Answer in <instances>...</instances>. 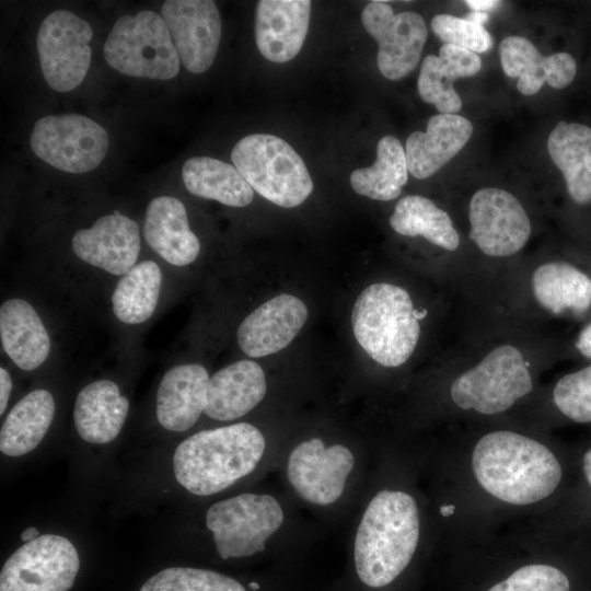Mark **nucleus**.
I'll use <instances>...</instances> for the list:
<instances>
[{
	"label": "nucleus",
	"mask_w": 591,
	"mask_h": 591,
	"mask_svg": "<svg viewBox=\"0 0 591 591\" xmlns=\"http://www.w3.org/2000/svg\"><path fill=\"white\" fill-rule=\"evenodd\" d=\"M478 485L511 506H530L549 497L563 476L560 462L544 443L510 430L484 434L472 452Z\"/></svg>",
	"instance_id": "nucleus-1"
},
{
	"label": "nucleus",
	"mask_w": 591,
	"mask_h": 591,
	"mask_svg": "<svg viewBox=\"0 0 591 591\" xmlns=\"http://www.w3.org/2000/svg\"><path fill=\"white\" fill-rule=\"evenodd\" d=\"M419 541L415 499L401 490H381L369 502L355 538V565L372 588L394 581L410 563Z\"/></svg>",
	"instance_id": "nucleus-2"
},
{
	"label": "nucleus",
	"mask_w": 591,
	"mask_h": 591,
	"mask_svg": "<svg viewBox=\"0 0 591 591\" xmlns=\"http://www.w3.org/2000/svg\"><path fill=\"white\" fill-rule=\"evenodd\" d=\"M265 447L263 433L247 422L201 430L177 445L173 472L193 495L210 496L253 472Z\"/></svg>",
	"instance_id": "nucleus-3"
},
{
	"label": "nucleus",
	"mask_w": 591,
	"mask_h": 591,
	"mask_svg": "<svg viewBox=\"0 0 591 591\" xmlns=\"http://www.w3.org/2000/svg\"><path fill=\"white\" fill-rule=\"evenodd\" d=\"M409 293L398 286L379 282L357 298L351 325L363 350L379 364L399 367L413 355L420 335Z\"/></svg>",
	"instance_id": "nucleus-4"
},
{
	"label": "nucleus",
	"mask_w": 591,
	"mask_h": 591,
	"mask_svg": "<svg viewBox=\"0 0 591 591\" xmlns=\"http://www.w3.org/2000/svg\"><path fill=\"white\" fill-rule=\"evenodd\" d=\"M231 160L251 187L277 206H299L313 190L302 158L277 136H245L234 146Z\"/></svg>",
	"instance_id": "nucleus-5"
},
{
	"label": "nucleus",
	"mask_w": 591,
	"mask_h": 591,
	"mask_svg": "<svg viewBox=\"0 0 591 591\" xmlns=\"http://www.w3.org/2000/svg\"><path fill=\"white\" fill-rule=\"evenodd\" d=\"M107 63L120 73L170 80L179 72V57L162 15L140 11L120 16L105 44Z\"/></svg>",
	"instance_id": "nucleus-6"
},
{
	"label": "nucleus",
	"mask_w": 591,
	"mask_h": 591,
	"mask_svg": "<svg viewBox=\"0 0 591 591\" xmlns=\"http://www.w3.org/2000/svg\"><path fill=\"white\" fill-rule=\"evenodd\" d=\"M532 389L533 379L521 351L501 345L454 379L450 396L461 409L496 415L511 408Z\"/></svg>",
	"instance_id": "nucleus-7"
},
{
	"label": "nucleus",
	"mask_w": 591,
	"mask_h": 591,
	"mask_svg": "<svg viewBox=\"0 0 591 591\" xmlns=\"http://www.w3.org/2000/svg\"><path fill=\"white\" fill-rule=\"evenodd\" d=\"M282 521L283 511L269 495L242 494L213 503L206 514V525L222 559L263 552Z\"/></svg>",
	"instance_id": "nucleus-8"
},
{
	"label": "nucleus",
	"mask_w": 591,
	"mask_h": 591,
	"mask_svg": "<svg viewBox=\"0 0 591 591\" xmlns=\"http://www.w3.org/2000/svg\"><path fill=\"white\" fill-rule=\"evenodd\" d=\"M30 143L33 152L49 165L69 173H85L105 158L108 136L93 119L71 113L38 119Z\"/></svg>",
	"instance_id": "nucleus-9"
},
{
	"label": "nucleus",
	"mask_w": 591,
	"mask_h": 591,
	"mask_svg": "<svg viewBox=\"0 0 591 591\" xmlns=\"http://www.w3.org/2000/svg\"><path fill=\"white\" fill-rule=\"evenodd\" d=\"M79 567L78 552L68 538L43 534L7 559L0 573V591H68Z\"/></svg>",
	"instance_id": "nucleus-10"
},
{
	"label": "nucleus",
	"mask_w": 591,
	"mask_h": 591,
	"mask_svg": "<svg viewBox=\"0 0 591 591\" xmlns=\"http://www.w3.org/2000/svg\"><path fill=\"white\" fill-rule=\"evenodd\" d=\"M92 37L90 24L70 11H54L44 19L36 44L43 76L53 90L69 92L83 81Z\"/></svg>",
	"instance_id": "nucleus-11"
},
{
	"label": "nucleus",
	"mask_w": 591,
	"mask_h": 591,
	"mask_svg": "<svg viewBox=\"0 0 591 591\" xmlns=\"http://www.w3.org/2000/svg\"><path fill=\"white\" fill-rule=\"evenodd\" d=\"M361 22L378 42L376 63L383 77L399 80L416 68L428 35L419 13H394L386 2L371 1L362 10Z\"/></svg>",
	"instance_id": "nucleus-12"
},
{
	"label": "nucleus",
	"mask_w": 591,
	"mask_h": 591,
	"mask_svg": "<svg viewBox=\"0 0 591 591\" xmlns=\"http://www.w3.org/2000/svg\"><path fill=\"white\" fill-rule=\"evenodd\" d=\"M470 239L486 255L506 257L524 247L531 221L518 198L497 187L478 189L468 207Z\"/></svg>",
	"instance_id": "nucleus-13"
},
{
	"label": "nucleus",
	"mask_w": 591,
	"mask_h": 591,
	"mask_svg": "<svg viewBox=\"0 0 591 591\" xmlns=\"http://www.w3.org/2000/svg\"><path fill=\"white\" fill-rule=\"evenodd\" d=\"M354 464L348 448L341 444L325 448L320 438H313L291 451L287 474L302 499L325 506L341 496Z\"/></svg>",
	"instance_id": "nucleus-14"
},
{
	"label": "nucleus",
	"mask_w": 591,
	"mask_h": 591,
	"mask_svg": "<svg viewBox=\"0 0 591 591\" xmlns=\"http://www.w3.org/2000/svg\"><path fill=\"white\" fill-rule=\"evenodd\" d=\"M161 13L184 67L193 73L208 70L221 38V18L216 3L210 0H167Z\"/></svg>",
	"instance_id": "nucleus-15"
},
{
	"label": "nucleus",
	"mask_w": 591,
	"mask_h": 591,
	"mask_svg": "<svg viewBox=\"0 0 591 591\" xmlns=\"http://www.w3.org/2000/svg\"><path fill=\"white\" fill-rule=\"evenodd\" d=\"M140 245L138 224L117 211L72 236V250L79 258L116 276H124L136 265Z\"/></svg>",
	"instance_id": "nucleus-16"
},
{
	"label": "nucleus",
	"mask_w": 591,
	"mask_h": 591,
	"mask_svg": "<svg viewBox=\"0 0 591 591\" xmlns=\"http://www.w3.org/2000/svg\"><path fill=\"white\" fill-rule=\"evenodd\" d=\"M308 318V308L299 298L282 293L266 301L240 324L236 333L242 351L254 358L286 348Z\"/></svg>",
	"instance_id": "nucleus-17"
},
{
	"label": "nucleus",
	"mask_w": 591,
	"mask_h": 591,
	"mask_svg": "<svg viewBox=\"0 0 591 591\" xmlns=\"http://www.w3.org/2000/svg\"><path fill=\"white\" fill-rule=\"evenodd\" d=\"M498 50L503 72L509 78H518L517 89L524 95L536 94L545 83L554 89H564L577 73V63L570 54L544 56L522 36L503 38Z\"/></svg>",
	"instance_id": "nucleus-18"
},
{
	"label": "nucleus",
	"mask_w": 591,
	"mask_h": 591,
	"mask_svg": "<svg viewBox=\"0 0 591 591\" xmlns=\"http://www.w3.org/2000/svg\"><path fill=\"white\" fill-rule=\"evenodd\" d=\"M309 0H260L256 7L255 40L273 62H287L301 50L311 18Z\"/></svg>",
	"instance_id": "nucleus-19"
},
{
	"label": "nucleus",
	"mask_w": 591,
	"mask_h": 591,
	"mask_svg": "<svg viewBox=\"0 0 591 591\" xmlns=\"http://www.w3.org/2000/svg\"><path fill=\"white\" fill-rule=\"evenodd\" d=\"M472 135L473 125L467 118L433 115L425 132L415 131L406 140L408 172L418 179L430 177L464 148Z\"/></svg>",
	"instance_id": "nucleus-20"
},
{
	"label": "nucleus",
	"mask_w": 591,
	"mask_h": 591,
	"mask_svg": "<svg viewBox=\"0 0 591 591\" xmlns=\"http://www.w3.org/2000/svg\"><path fill=\"white\" fill-rule=\"evenodd\" d=\"M209 380L207 370L197 363L167 370L157 393L159 424L175 432L193 427L205 412Z\"/></svg>",
	"instance_id": "nucleus-21"
},
{
	"label": "nucleus",
	"mask_w": 591,
	"mask_h": 591,
	"mask_svg": "<svg viewBox=\"0 0 591 591\" xmlns=\"http://www.w3.org/2000/svg\"><path fill=\"white\" fill-rule=\"evenodd\" d=\"M267 391L262 367L252 360L233 362L209 380L205 414L216 420H233L258 405Z\"/></svg>",
	"instance_id": "nucleus-22"
},
{
	"label": "nucleus",
	"mask_w": 591,
	"mask_h": 591,
	"mask_svg": "<svg viewBox=\"0 0 591 591\" xmlns=\"http://www.w3.org/2000/svg\"><path fill=\"white\" fill-rule=\"evenodd\" d=\"M143 234L148 245L175 266L193 263L200 243L190 230L184 204L171 196L152 199L146 211Z\"/></svg>",
	"instance_id": "nucleus-23"
},
{
	"label": "nucleus",
	"mask_w": 591,
	"mask_h": 591,
	"mask_svg": "<svg viewBox=\"0 0 591 591\" xmlns=\"http://www.w3.org/2000/svg\"><path fill=\"white\" fill-rule=\"evenodd\" d=\"M482 63L478 54L443 44L439 56L428 55L421 62L417 81L419 96L440 114H456L462 108V100L454 89V81L475 76Z\"/></svg>",
	"instance_id": "nucleus-24"
},
{
	"label": "nucleus",
	"mask_w": 591,
	"mask_h": 591,
	"mask_svg": "<svg viewBox=\"0 0 591 591\" xmlns=\"http://www.w3.org/2000/svg\"><path fill=\"white\" fill-rule=\"evenodd\" d=\"M129 408L128 399L111 380H97L78 394L73 421L81 439L105 444L120 432Z\"/></svg>",
	"instance_id": "nucleus-25"
},
{
	"label": "nucleus",
	"mask_w": 591,
	"mask_h": 591,
	"mask_svg": "<svg viewBox=\"0 0 591 591\" xmlns=\"http://www.w3.org/2000/svg\"><path fill=\"white\" fill-rule=\"evenodd\" d=\"M0 336L3 350L22 370L38 368L49 355L48 333L25 300L14 298L1 304Z\"/></svg>",
	"instance_id": "nucleus-26"
},
{
	"label": "nucleus",
	"mask_w": 591,
	"mask_h": 591,
	"mask_svg": "<svg viewBox=\"0 0 591 591\" xmlns=\"http://www.w3.org/2000/svg\"><path fill=\"white\" fill-rule=\"evenodd\" d=\"M551 159L561 172L567 193L580 205L591 201V128L559 121L547 138Z\"/></svg>",
	"instance_id": "nucleus-27"
},
{
	"label": "nucleus",
	"mask_w": 591,
	"mask_h": 591,
	"mask_svg": "<svg viewBox=\"0 0 591 591\" xmlns=\"http://www.w3.org/2000/svg\"><path fill=\"white\" fill-rule=\"evenodd\" d=\"M55 415L51 393L39 389L30 392L10 410L0 431V450L9 456L33 451L48 431Z\"/></svg>",
	"instance_id": "nucleus-28"
},
{
	"label": "nucleus",
	"mask_w": 591,
	"mask_h": 591,
	"mask_svg": "<svg viewBox=\"0 0 591 591\" xmlns=\"http://www.w3.org/2000/svg\"><path fill=\"white\" fill-rule=\"evenodd\" d=\"M532 290L538 304L554 314L591 308V278L569 263L538 266L532 275Z\"/></svg>",
	"instance_id": "nucleus-29"
},
{
	"label": "nucleus",
	"mask_w": 591,
	"mask_h": 591,
	"mask_svg": "<svg viewBox=\"0 0 591 591\" xmlns=\"http://www.w3.org/2000/svg\"><path fill=\"white\" fill-rule=\"evenodd\" d=\"M182 178L190 194L225 206L244 207L254 198V189L239 170L218 159H188L182 167Z\"/></svg>",
	"instance_id": "nucleus-30"
},
{
	"label": "nucleus",
	"mask_w": 591,
	"mask_h": 591,
	"mask_svg": "<svg viewBox=\"0 0 591 591\" xmlns=\"http://www.w3.org/2000/svg\"><path fill=\"white\" fill-rule=\"evenodd\" d=\"M390 224L401 235L422 236L447 251H455L460 245V236L450 216L424 196L401 198L390 217Z\"/></svg>",
	"instance_id": "nucleus-31"
},
{
	"label": "nucleus",
	"mask_w": 591,
	"mask_h": 591,
	"mask_svg": "<svg viewBox=\"0 0 591 591\" xmlns=\"http://www.w3.org/2000/svg\"><path fill=\"white\" fill-rule=\"evenodd\" d=\"M408 179L405 150L394 136L382 137L376 146L375 162L350 174L352 189L374 200L397 198Z\"/></svg>",
	"instance_id": "nucleus-32"
},
{
	"label": "nucleus",
	"mask_w": 591,
	"mask_h": 591,
	"mask_svg": "<svg viewBox=\"0 0 591 591\" xmlns=\"http://www.w3.org/2000/svg\"><path fill=\"white\" fill-rule=\"evenodd\" d=\"M159 265L144 260L135 265L117 282L112 296L115 316L126 324H140L153 314L161 290Z\"/></svg>",
	"instance_id": "nucleus-33"
},
{
	"label": "nucleus",
	"mask_w": 591,
	"mask_h": 591,
	"mask_svg": "<svg viewBox=\"0 0 591 591\" xmlns=\"http://www.w3.org/2000/svg\"><path fill=\"white\" fill-rule=\"evenodd\" d=\"M139 591H246L236 580L219 572L186 567L165 568L149 578Z\"/></svg>",
	"instance_id": "nucleus-34"
},
{
	"label": "nucleus",
	"mask_w": 591,
	"mask_h": 591,
	"mask_svg": "<svg viewBox=\"0 0 591 591\" xmlns=\"http://www.w3.org/2000/svg\"><path fill=\"white\" fill-rule=\"evenodd\" d=\"M553 399L567 418L579 424L591 422V366L560 378Z\"/></svg>",
	"instance_id": "nucleus-35"
},
{
	"label": "nucleus",
	"mask_w": 591,
	"mask_h": 591,
	"mask_svg": "<svg viewBox=\"0 0 591 591\" xmlns=\"http://www.w3.org/2000/svg\"><path fill=\"white\" fill-rule=\"evenodd\" d=\"M433 33L444 43L482 54L493 46L489 32L479 24L452 14H438L431 20Z\"/></svg>",
	"instance_id": "nucleus-36"
},
{
	"label": "nucleus",
	"mask_w": 591,
	"mask_h": 591,
	"mask_svg": "<svg viewBox=\"0 0 591 591\" xmlns=\"http://www.w3.org/2000/svg\"><path fill=\"white\" fill-rule=\"evenodd\" d=\"M488 591H570V583L560 569L531 564L514 570Z\"/></svg>",
	"instance_id": "nucleus-37"
},
{
	"label": "nucleus",
	"mask_w": 591,
	"mask_h": 591,
	"mask_svg": "<svg viewBox=\"0 0 591 591\" xmlns=\"http://www.w3.org/2000/svg\"><path fill=\"white\" fill-rule=\"evenodd\" d=\"M12 390V380L4 368H0V414L2 415L7 408L9 397Z\"/></svg>",
	"instance_id": "nucleus-38"
},
{
	"label": "nucleus",
	"mask_w": 591,
	"mask_h": 591,
	"mask_svg": "<svg viewBox=\"0 0 591 591\" xmlns=\"http://www.w3.org/2000/svg\"><path fill=\"white\" fill-rule=\"evenodd\" d=\"M576 347L583 357L591 358V323L578 335Z\"/></svg>",
	"instance_id": "nucleus-39"
},
{
	"label": "nucleus",
	"mask_w": 591,
	"mask_h": 591,
	"mask_svg": "<svg viewBox=\"0 0 591 591\" xmlns=\"http://www.w3.org/2000/svg\"><path fill=\"white\" fill-rule=\"evenodd\" d=\"M464 3L472 9V11L486 12L498 7L501 2L497 0H465Z\"/></svg>",
	"instance_id": "nucleus-40"
},
{
	"label": "nucleus",
	"mask_w": 591,
	"mask_h": 591,
	"mask_svg": "<svg viewBox=\"0 0 591 591\" xmlns=\"http://www.w3.org/2000/svg\"><path fill=\"white\" fill-rule=\"evenodd\" d=\"M582 472L586 480L591 487V448H589L582 457Z\"/></svg>",
	"instance_id": "nucleus-41"
},
{
	"label": "nucleus",
	"mask_w": 591,
	"mask_h": 591,
	"mask_svg": "<svg viewBox=\"0 0 591 591\" xmlns=\"http://www.w3.org/2000/svg\"><path fill=\"white\" fill-rule=\"evenodd\" d=\"M465 20L484 25L489 20V14L487 12L471 11L466 14Z\"/></svg>",
	"instance_id": "nucleus-42"
},
{
	"label": "nucleus",
	"mask_w": 591,
	"mask_h": 591,
	"mask_svg": "<svg viewBox=\"0 0 591 591\" xmlns=\"http://www.w3.org/2000/svg\"><path fill=\"white\" fill-rule=\"evenodd\" d=\"M39 536V532L36 528H33V526H30L27 529H25L22 534H21V538L23 542H31L33 540H35L36 537Z\"/></svg>",
	"instance_id": "nucleus-43"
},
{
	"label": "nucleus",
	"mask_w": 591,
	"mask_h": 591,
	"mask_svg": "<svg viewBox=\"0 0 591 591\" xmlns=\"http://www.w3.org/2000/svg\"><path fill=\"white\" fill-rule=\"evenodd\" d=\"M250 588H251L252 590L256 591V590L259 589V584L256 583V582H251V583H250Z\"/></svg>",
	"instance_id": "nucleus-44"
}]
</instances>
